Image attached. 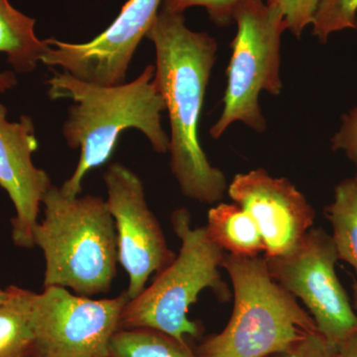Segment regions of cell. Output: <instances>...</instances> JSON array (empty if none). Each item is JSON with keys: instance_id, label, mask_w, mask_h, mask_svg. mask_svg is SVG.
<instances>
[{"instance_id": "1", "label": "cell", "mask_w": 357, "mask_h": 357, "mask_svg": "<svg viewBox=\"0 0 357 357\" xmlns=\"http://www.w3.org/2000/svg\"><path fill=\"white\" fill-rule=\"evenodd\" d=\"M145 37L154 44L155 82L170 119L169 152L174 177L188 199L218 203L229 184L222 171L211 165L199 140V121L217 59V40L188 28L184 13L164 8Z\"/></svg>"}, {"instance_id": "2", "label": "cell", "mask_w": 357, "mask_h": 357, "mask_svg": "<svg viewBox=\"0 0 357 357\" xmlns=\"http://www.w3.org/2000/svg\"><path fill=\"white\" fill-rule=\"evenodd\" d=\"M47 86L52 100L73 102L63 136L68 146L81 151L74 173L60 187L66 196L81 195L84 177L109 161L126 129L144 134L157 153L170 151V137L161 122L166 103L155 82L154 65H148L130 83L119 86L89 83L65 70L54 73Z\"/></svg>"}, {"instance_id": "3", "label": "cell", "mask_w": 357, "mask_h": 357, "mask_svg": "<svg viewBox=\"0 0 357 357\" xmlns=\"http://www.w3.org/2000/svg\"><path fill=\"white\" fill-rule=\"evenodd\" d=\"M44 218L34 245L45 258L44 288L62 287L91 297L109 292L116 275V231L100 197L66 196L52 185L42 202Z\"/></svg>"}, {"instance_id": "4", "label": "cell", "mask_w": 357, "mask_h": 357, "mask_svg": "<svg viewBox=\"0 0 357 357\" xmlns=\"http://www.w3.org/2000/svg\"><path fill=\"white\" fill-rule=\"evenodd\" d=\"M234 307L229 324L199 345V357H272L318 332L311 314L274 280L264 257L225 255Z\"/></svg>"}, {"instance_id": "5", "label": "cell", "mask_w": 357, "mask_h": 357, "mask_svg": "<svg viewBox=\"0 0 357 357\" xmlns=\"http://www.w3.org/2000/svg\"><path fill=\"white\" fill-rule=\"evenodd\" d=\"M171 222L181 241L178 255L149 287L128 301L121 326L156 331L188 344L185 337L199 333L188 312L204 289L222 290L218 269L227 253L211 241L206 227H192L191 213L185 208L174 211Z\"/></svg>"}, {"instance_id": "6", "label": "cell", "mask_w": 357, "mask_h": 357, "mask_svg": "<svg viewBox=\"0 0 357 357\" xmlns=\"http://www.w3.org/2000/svg\"><path fill=\"white\" fill-rule=\"evenodd\" d=\"M236 34L231 43L222 112L211 126L213 139L222 137L236 122L258 133L267 128L259 105L266 91L279 96L282 84L281 39L288 30L280 8L272 0H243L234 13Z\"/></svg>"}, {"instance_id": "7", "label": "cell", "mask_w": 357, "mask_h": 357, "mask_svg": "<svg viewBox=\"0 0 357 357\" xmlns=\"http://www.w3.org/2000/svg\"><path fill=\"white\" fill-rule=\"evenodd\" d=\"M126 292L112 299L93 300L62 287L34 293L31 357L109 356L110 340L121 328Z\"/></svg>"}, {"instance_id": "8", "label": "cell", "mask_w": 357, "mask_h": 357, "mask_svg": "<svg viewBox=\"0 0 357 357\" xmlns=\"http://www.w3.org/2000/svg\"><path fill=\"white\" fill-rule=\"evenodd\" d=\"M337 260L332 236L321 229H310L288 255L266 259L274 280L304 303L319 332L337 349L357 333V312L338 279Z\"/></svg>"}, {"instance_id": "9", "label": "cell", "mask_w": 357, "mask_h": 357, "mask_svg": "<svg viewBox=\"0 0 357 357\" xmlns=\"http://www.w3.org/2000/svg\"><path fill=\"white\" fill-rule=\"evenodd\" d=\"M107 208L114 218L119 262L128 275L129 300L146 288L150 276L175 259L161 225L148 206L142 181L121 163L112 164L103 175Z\"/></svg>"}, {"instance_id": "10", "label": "cell", "mask_w": 357, "mask_h": 357, "mask_svg": "<svg viewBox=\"0 0 357 357\" xmlns=\"http://www.w3.org/2000/svg\"><path fill=\"white\" fill-rule=\"evenodd\" d=\"M163 0H129L119 17L102 34L86 43L46 39L50 45L41 58L72 76L102 86L124 84L131 60L158 14Z\"/></svg>"}, {"instance_id": "11", "label": "cell", "mask_w": 357, "mask_h": 357, "mask_svg": "<svg viewBox=\"0 0 357 357\" xmlns=\"http://www.w3.org/2000/svg\"><path fill=\"white\" fill-rule=\"evenodd\" d=\"M227 194L257 225L266 259L288 255L312 229L316 213L306 197L288 178L264 169L237 174Z\"/></svg>"}, {"instance_id": "12", "label": "cell", "mask_w": 357, "mask_h": 357, "mask_svg": "<svg viewBox=\"0 0 357 357\" xmlns=\"http://www.w3.org/2000/svg\"><path fill=\"white\" fill-rule=\"evenodd\" d=\"M7 114L8 110L0 103V187L15 210L11 220L14 244L32 248L40 208L52 187L51 178L33 162L39 142L31 117L22 115L17 122H10Z\"/></svg>"}, {"instance_id": "13", "label": "cell", "mask_w": 357, "mask_h": 357, "mask_svg": "<svg viewBox=\"0 0 357 357\" xmlns=\"http://www.w3.org/2000/svg\"><path fill=\"white\" fill-rule=\"evenodd\" d=\"M35 20L14 8L8 0H0V53H4L14 70L28 74L36 69L48 50L46 40H40L34 31ZM17 84L13 72L0 73V93Z\"/></svg>"}, {"instance_id": "14", "label": "cell", "mask_w": 357, "mask_h": 357, "mask_svg": "<svg viewBox=\"0 0 357 357\" xmlns=\"http://www.w3.org/2000/svg\"><path fill=\"white\" fill-rule=\"evenodd\" d=\"M206 229L211 241L227 255L257 257L265 252L257 225L238 204L220 203L210 208Z\"/></svg>"}, {"instance_id": "15", "label": "cell", "mask_w": 357, "mask_h": 357, "mask_svg": "<svg viewBox=\"0 0 357 357\" xmlns=\"http://www.w3.org/2000/svg\"><path fill=\"white\" fill-rule=\"evenodd\" d=\"M6 292V299L0 305V357H31L34 292L17 286H10Z\"/></svg>"}, {"instance_id": "16", "label": "cell", "mask_w": 357, "mask_h": 357, "mask_svg": "<svg viewBox=\"0 0 357 357\" xmlns=\"http://www.w3.org/2000/svg\"><path fill=\"white\" fill-rule=\"evenodd\" d=\"M326 217L332 225V239L338 259L344 260L357 274V181L347 178L335 187Z\"/></svg>"}, {"instance_id": "17", "label": "cell", "mask_w": 357, "mask_h": 357, "mask_svg": "<svg viewBox=\"0 0 357 357\" xmlns=\"http://www.w3.org/2000/svg\"><path fill=\"white\" fill-rule=\"evenodd\" d=\"M112 357H199L189 345L156 331L119 330L109 344Z\"/></svg>"}, {"instance_id": "18", "label": "cell", "mask_w": 357, "mask_h": 357, "mask_svg": "<svg viewBox=\"0 0 357 357\" xmlns=\"http://www.w3.org/2000/svg\"><path fill=\"white\" fill-rule=\"evenodd\" d=\"M312 35L325 44L333 34L357 30V0H319Z\"/></svg>"}, {"instance_id": "19", "label": "cell", "mask_w": 357, "mask_h": 357, "mask_svg": "<svg viewBox=\"0 0 357 357\" xmlns=\"http://www.w3.org/2000/svg\"><path fill=\"white\" fill-rule=\"evenodd\" d=\"M241 1L243 0H163V8L171 13H184L190 7H204L215 25L225 27L234 22V10Z\"/></svg>"}, {"instance_id": "20", "label": "cell", "mask_w": 357, "mask_h": 357, "mask_svg": "<svg viewBox=\"0 0 357 357\" xmlns=\"http://www.w3.org/2000/svg\"><path fill=\"white\" fill-rule=\"evenodd\" d=\"M280 8L289 31L300 38L307 26L312 25L319 0H272Z\"/></svg>"}, {"instance_id": "21", "label": "cell", "mask_w": 357, "mask_h": 357, "mask_svg": "<svg viewBox=\"0 0 357 357\" xmlns=\"http://www.w3.org/2000/svg\"><path fill=\"white\" fill-rule=\"evenodd\" d=\"M332 148L344 153L357 166V105L342 117L340 128L333 136Z\"/></svg>"}, {"instance_id": "22", "label": "cell", "mask_w": 357, "mask_h": 357, "mask_svg": "<svg viewBox=\"0 0 357 357\" xmlns=\"http://www.w3.org/2000/svg\"><path fill=\"white\" fill-rule=\"evenodd\" d=\"M272 357H338V354L337 347L318 331L299 340L288 351Z\"/></svg>"}, {"instance_id": "23", "label": "cell", "mask_w": 357, "mask_h": 357, "mask_svg": "<svg viewBox=\"0 0 357 357\" xmlns=\"http://www.w3.org/2000/svg\"><path fill=\"white\" fill-rule=\"evenodd\" d=\"M338 357H357V333L338 347Z\"/></svg>"}, {"instance_id": "24", "label": "cell", "mask_w": 357, "mask_h": 357, "mask_svg": "<svg viewBox=\"0 0 357 357\" xmlns=\"http://www.w3.org/2000/svg\"><path fill=\"white\" fill-rule=\"evenodd\" d=\"M352 296H354V307L357 312V281L352 283Z\"/></svg>"}, {"instance_id": "25", "label": "cell", "mask_w": 357, "mask_h": 357, "mask_svg": "<svg viewBox=\"0 0 357 357\" xmlns=\"http://www.w3.org/2000/svg\"><path fill=\"white\" fill-rule=\"evenodd\" d=\"M6 297H7L6 289V290H1V289H0V305H1L2 303L4 302V300L6 299Z\"/></svg>"}, {"instance_id": "26", "label": "cell", "mask_w": 357, "mask_h": 357, "mask_svg": "<svg viewBox=\"0 0 357 357\" xmlns=\"http://www.w3.org/2000/svg\"><path fill=\"white\" fill-rule=\"evenodd\" d=\"M102 357H112V356H110V354H109V356H102Z\"/></svg>"}, {"instance_id": "27", "label": "cell", "mask_w": 357, "mask_h": 357, "mask_svg": "<svg viewBox=\"0 0 357 357\" xmlns=\"http://www.w3.org/2000/svg\"><path fill=\"white\" fill-rule=\"evenodd\" d=\"M356 180L357 181V174H356Z\"/></svg>"}]
</instances>
